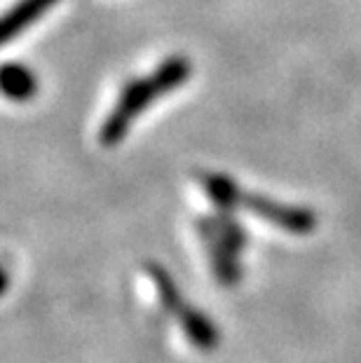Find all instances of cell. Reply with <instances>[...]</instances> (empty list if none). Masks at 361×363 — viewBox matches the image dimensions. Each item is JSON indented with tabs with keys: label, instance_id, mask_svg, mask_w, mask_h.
<instances>
[{
	"label": "cell",
	"instance_id": "6da1fadb",
	"mask_svg": "<svg viewBox=\"0 0 361 363\" xmlns=\"http://www.w3.org/2000/svg\"><path fill=\"white\" fill-rule=\"evenodd\" d=\"M193 75V64L186 57H169L160 64L155 71L145 78L129 80L122 87L118 101H115L113 111L109 113V118L104 120L101 131H99V141L106 148H115L122 138L127 136L132 122L148 108L150 104H155L160 96L169 94V91L179 89L183 82L190 80Z\"/></svg>",
	"mask_w": 361,
	"mask_h": 363
},
{
	"label": "cell",
	"instance_id": "7a4b0ae2",
	"mask_svg": "<svg viewBox=\"0 0 361 363\" xmlns=\"http://www.w3.org/2000/svg\"><path fill=\"white\" fill-rule=\"evenodd\" d=\"M237 208H247L249 213L258 216V218H263L265 223H270V225L291 235H310L312 230L317 228V216H314L312 208L282 204L265 195H256V192L240 190Z\"/></svg>",
	"mask_w": 361,
	"mask_h": 363
},
{
	"label": "cell",
	"instance_id": "3957f363",
	"mask_svg": "<svg viewBox=\"0 0 361 363\" xmlns=\"http://www.w3.org/2000/svg\"><path fill=\"white\" fill-rule=\"evenodd\" d=\"M197 233H199V237H202L206 251H209L211 269H213V274H216L218 284L235 286L237 281H240V262H237V251L218 233L213 216H199Z\"/></svg>",
	"mask_w": 361,
	"mask_h": 363
},
{
	"label": "cell",
	"instance_id": "277c9868",
	"mask_svg": "<svg viewBox=\"0 0 361 363\" xmlns=\"http://www.w3.org/2000/svg\"><path fill=\"white\" fill-rule=\"evenodd\" d=\"M176 319H179L186 337L197 347L199 352L216 350V345H218V340H221L218 328L213 326V321L204 312H199L197 307L186 305L179 314H176Z\"/></svg>",
	"mask_w": 361,
	"mask_h": 363
},
{
	"label": "cell",
	"instance_id": "5b68a950",
	"mask_svg": "<svg viewBox=\"0 0 361 363\" xmlns=\"http://www.w3.org/2000/svg\"><path fill=\"white\" fill-rule=\"evenodd\" d=\"M59 0H19L17 5L10 7L0 24V33H3V43L17 38L21 30H26L33 21H38L45 12L52 10Z\"/></svg>",
	"mask_w": 361,
	"mask_h": 363
},
{
	"label": "cell",
	"instance_id": "8992f818",
	"mask_svg": "<svg viewBox=\"0 0 361 363\" xmlns=\"http://www.w3.org/2000/svg\"><path fill=\"white\" fill-rule=\"evenodd\" d=\"M0 87L3 94L12 101H28L35 94L38 80L24 64H5L0 75Z\"/></svg>",
	"mask_w": 361,
	"mask_h": 363
},
{
	"label": "cell",
	"instance_id": "52a82bcc",
	"mask_svg": "<svg viewBox=\"0 0 361 363\" xmlns=\"http://www.w3.org/2000/svg\"><path fill=\"white\" fill-rule=\"evenodd\" d=\"M202 190L209 195V199L221 211H235L237 197H240V185L230 176L223 174H206L202 176Z\"/></svg>",
	"mask_w": 361,
	"mask_h": 363
},
{
	"label": "cell",
	"instance_id": "ba28073f",
	"mask_svg": "<svg viewBox=\"0 0 361 363\" xmlns=\"http://www.w3.org/2000/svg\"><path fill=\"white\" fill-rule=\"evenodd\" d=\"M145 272H148V279L152 281V286H155L160 305H162L169 314L176 316L183 307H186V303H183V298H181L179 286L174 284L172 277H169L160 265H145Z\"/></svg>",
	"mask_w": 361,
	"mask_h": 363
}]
</instances>
